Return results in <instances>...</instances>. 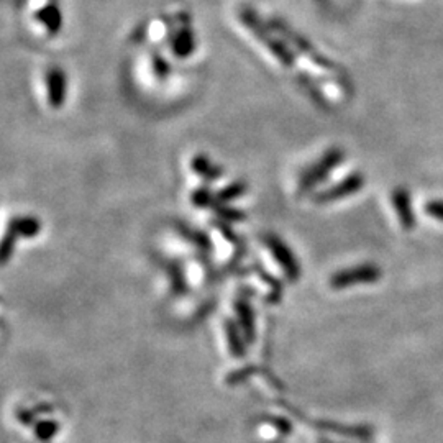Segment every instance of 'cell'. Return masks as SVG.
I'll list each match as a JSON object with an SVG mask.
<instances>
[{"instance_id":"6da1fadb","label":"cell","mask_w":443,"mask_h":443,"mask_svg":"<svg viewBox=\"0 0 443 443\" xmlns=\"http://www.w3.org/2000/svg\"><path fill=\"white\" fill-rule=\"evenodd\" d=\"M240 20L241 23L255 35L256 40H260V42L268 48V51L273 54L274 58L279 59V63L283 64V66L289 69L297 68V61L293 49L286 47V43L279 37H274V35L271 33V25L261 22V18L256 15L253 8H241Z\"/></svg>"},{"instance_id":"7a4b0ae2","label":"cell","mask_w":443,"mask_h":443,"mask_svg":"<svg viewBox=\"0 0 443 443\" xmlns=\"http://www.w3.org/2000/svg\"><path fill=\"white\" fill-rule=\"evenodd\" d=\"M345 151L341 148L327 150L314 164H310L297 181V190L299 194H307L317 186L324 183V179L334 171L340 163H344Z\"/></svg>"},{"instance_id":"3957f363","label":"cell","mask_w":443,"mask_h":443,"mask_svg":"<svg viewBox=\"0 0 443 443\" xmlns=\"http://www.w3.org/2000/svg\"><path fill=\"white\" fill-rule=\"evenodd\" d=\"M269 23H271V28H273L274 32H278L281 37H284V40H288V42L291 43V47L296 48L297 51L302 54V56H305L307 59H309V61L314 64V66H319L322 69H325V71H334L335 64L332 63L330 59L322 56L319 51H315V49L312 48V44L307 42L305 38H302L301 35H297L294 30L286 27V25L281 22V20H271Z\"/></svg>"},{"instance_id":"277c9868","label":"cell","mask_w":443,"mask_h":443,"mask_svg":"<svg viewBox=\"0 0 443 443\" xmlns=\"http://www.w3.org/2000/svg\"><path fill=\"white\" fill-rule=\"evenodd\" d=\"M382 276L381 269L372 263H365L353 266V268L339 271L332 276L330 284L334 289H346L355 284H371L376 283Z\"/></svg>"},{"instance_id":"5b68a950","label":"cell","mask_w":443,"mask_h":443,"mask_svg":"<svg viewBox=\"0 0 443 443\" xmlns=\"http://www.w3.org/2000/svg\"><path fill=\"white\" fill-rule=\"evenodd\" d=\"M190 202L199 209H212L220 220L225 222H243L246 215L238 209L230 207L229 204L220 202L212 190L207 188H198L190 194Z\"/></svg>"},{"instance_id":"8992f818","label":"cell","mask_w":443,"mask_h":443,"mask_svg":"<svg viewBox=\"0 0 443 443\" xmlns=\"http://www.w3.org/2000/svg\"><path fill=\"white\" fill-rule=\"evenodd\" d=\"M365 186V176L361 173H351L336 183L334 186H330L329 189L320 190L314 195V202L317 204H330L336 202V200L346 199L350 195H353L358 193V190L363 189Z\"/></svg>"},{"instance_id":"52a82bcc","label":"cell","mask_w":443,"mask_h":443,"mask_svg":"<svg viewBox=\"0 0 443 443\" xmlns=\"http://www.w3.org/2000/svg\"><path fill=\"white\" fill-rule=\"evenodd\" d=\"M263 240L266 246H268V250L271 251V255H273V258L278 261L281 268L284 269V273L288 274L291 279H296L297 276H299V266H297V261L289 246L274 233H266L263 236Z\"/></svg>"},{"instance_id":"ba28073f","label":"cell","mask_w":443,"mask_h":443,"mask_svg":"<svg viewBox=\"0 0 443 443\" xmlns=\"http://www.w3.org/2000/svg\"><path fill=\"white\" fill-rule=\"evenodd\" d=\"M47 97L49 107L61 109L68 97V75L59 66H51L47 73Z\"/></svg>"},{"instance_id":"9c48e42d","label":"cell","mask_w":443,"mask_h":443,"mask_svg":"<svg viewBox=\"0 0 443 443\" xmlns=\"http://www.w3.org/2000/svg\"><path fill=\"white\" fill-rule=\"evenodd\" d=\"M392 205H394V210L397 214V219H399L402 229L404 230H412L415 226V214L414 209H412V200L409 190L404 188H397L392 190L391 194Z\"/></svg>"},{"instance_id":"30bf717a","label":"cell","mask_w":443,"mask_h":443,"mask_svg":"<svg viewBox=\"0 0 443 443\" xmlns=\"http://www.w3.org/2000/svg\"><path fill=\"white\" fill-rule=\"evenodd\" d=\"M169 44L178 58H189L195 51V37L188 22L183 23V27L171 37Z\"/></svg>"},{"instance_id":"8fae6325","label":"cell","mask_w":443,"mask_h":443,"mask_svg":"<svg viewBox=\"0 0 443 443\" xmlns=\"http://www.w3.org/2000/svg\"><path fill=\"white\" fill-rule=\"evenodd\" d=\"M190 169H193L199 178H202L205 183H214V181H217L224 176V169H222L219 164H215L214 161L204 153L194 154V158L190 159Z\"/></svg>"},{"instance_id":"7c38bea8","label":"cell","mask_w":443,"mask_h":443,"mask_svg":"<svg viewBox=\"0 0 443 443\" xmlns=\"http://www.w3.org/2000/svg\"><path fill=\"white\" fill-rule=\"evenodd\" d=\"M42 222L32 215H18L8 222L7 230L17 235L18 238H35L42 231Z\"/></svg>"},{"instance_id":"4fadbf2b","label":"cell","mask_w":443,"mask_h":443,"mask_svg":"<svg viewBox=\"0 0 443 443\" xmlns=\"http://www.w3.org/2000/svg\"><path fill=\"white\" fill-rule=\"evenodd\" d=\"M37 18L43 23V27L48 30L49 35L59 33L63 27V15L56 4H47L37 12Z\"/></svg>"},{"instance_id":"5bb4252c","label":"cell","mask_w":443,"mask_h":443,"mask_svg":"<svg viewBox=\"0 0 443 443\" xmlns=\"http://www.w3.org/2000/svg\"><path fill=\"white\" fill-rule=\"evenodd\" d=\"M246 193H248V184H246L245 181H233V183L226 184L224 189H220L215 195H217L220 202L229 204L231 200L243 198Z\"/></svg>"},{"instance_id":"9a60e30c","label":"cell","mask_w":443,"mask_h":443,"mask_svg":"<svg viewBox=\"0 0 443 443\" xmlns=\"http://www.w3.org/2000/svg\"><path fill=\"white\" fill-rule=\"evenodd\" d=\"M18 236L13 235L12 231L7 230L4 235V240H2V251H0V258H2V263H7L10 255L13 253L15 250V243H17Z\"/></svg>"},{"instance_id":"2e32d148","label":"cell","mask_w":443,"mask_h":443,"mask_svg":"<svg viewBox=\"0 0 443 443\" xmlns=\"http://www.w3.org/2000/svg\"><path fill=\"white\" fill-rule=\"evenodd\" d=\"M153 71L156 78H159L161 80H164L171 73V66L166 63V59L161 54H153Z\"/></svg>"},{"instance_id":"e0dca14e","label":"cell","mask_w":443,"mask_h":443,"mask_svg":"<svg viewBox=\"0 0 443 443\" xmlns=\"http://www.w3.org/2000/svg\"><path fill=\"white\" fill-rule=\"evenodd\" d=\"M425 214L443 224V200H429L425 204Z\"/></svg>"}]
</instances>
